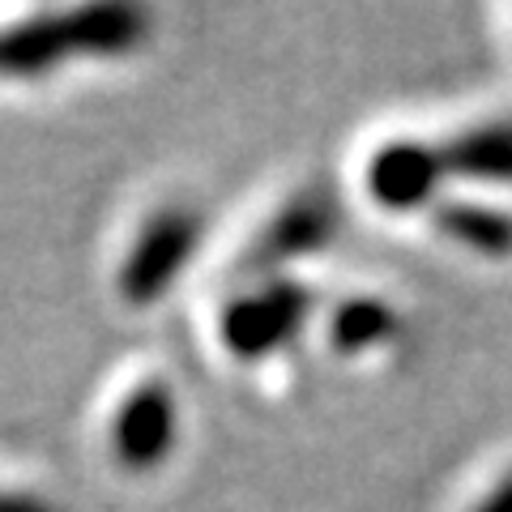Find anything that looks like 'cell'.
Listing matches in <instances>:
<instances>
[{
	"label": "cell",
	"mask_w": 512,
	"mask_h": 512,
	"mask_svg": "<svg viewBox=\"0 0 512 512\" xmlns=\"http://www.w3.org/2000/svg\"><path fill=\"white\" fill-rule=\"evenodd\" d=\"M393 329H397V316L384 299H346L329 320V342L342 355H355V350L384 342Z\"/></svg>",
	"instance_id": "cell-9"
},
{
	"label": "cell",
	"mask_w": 512,
	"mask_h": 512,
	"mask_svg": "<svg viewBox=\"0 0 512 512\" xmlns=\"http://www.w3.org/2000/svg\"><path fill=\"white\" fill-rule=\"evenodd\" d=\"M146 39L133 5H82L0 30V77H39L73 56H124Z\"/></svg>",
	"instance_id": "cell-1"
},
{
	"label": "cell",
	"mask_w": 512,
	"mask_h": 512,
	"mask_svg": "<svg viewBox=\"0 0 512 512\" xmlns=\"http://www.w3.org/2000/svg\"><path fill=\"white\" fill-rule=\"evenodd\" d=\"M474 512H512V474L504 478V483L500 487H495L491 495H487V500L483 504H478Z\"/></svg>",
	"instance_id": "cell-11"
},
{
	"label": "cell",
	"mask_w": 512,
	"mask_h": 512,
	"mask_svg": "<svg viewBox=\"0 0 512 512\" xmlns=\"http://www.w3.org/2000/svg\"><path fill=\"white\" fill-rule=\"evenodd\" d=\"M175 431H180L175 393L163 380H146L124 397L116 423H111V448L124 470H154L171 457Z\"/></svg>",
	"instance_id": "cell-4"
},
{
	"label": "cell",
	"mask_w": 512,
	"mask_h": 512,
	"mask_svg": "<svg viewBox=\"0 0 512 512\" xmlns=\"http://www.w3.org/2000/svg\"><path fill=\"white\" fill-rule=\"evenodd\" d=\"M308 312H312V295L299 282L274 278L227 303V312H222V342H227L235 359H265L295 338Z\"/></svg>",
	"instance_id": "cell-3"
},
{
	"label": "cell",
	"mask_w": 512,
	"mask_h": 512,
	"mask_svg": "<svg viewBox=\"0 0 512 512\" xmlns=\"http://www.w3.org/2000/svg\"><path fill=\"white\" fill-rule=\"evenodd\" d=\"M436 227L453 244L470 248L478 256H512V218L500 210H487V205L448 201L436 210Z\"/></svg>",
	"instance_id": "cell-8"
},
{
	"label": "cell",
	"mask_w": 512,
	"mask_h": 512,
	"mask_svg": "<svg viewBox=\"0 0 512 512\" xmlns=\"http://www.w3.org/2000/svg\"><path fill=\"white\" fill-rule=\"evenodd\" d=\"M0 512H56L52 504L35 500V495H18V491H0Z\"/></svg>",
	"instance_id": "cell-10"
},
{
	"label": "cell",
	"mask_w": 512,
	"mask_h": 512,
	"mask_svg": "<svg viewBox=\"0 0 512 512\" xmlns=\"http://www.w3.org/2000/svg\"><path fill=\"white\" fill-rule=\"evenodd\" d=\"M367 192L372 201L393 214L423 210L436 197L444 180V158L440 146H423V141H389L367 158Z\"/></svg>",
	"instance_id": "cell-5"
},
{
	"label": "cell",
	"mask_w": 512,
	"mask_h": 512,
	"mask_svg": "<svg viewBox=\"0 0 512 512\" xmlns=\"http://www.w3.org/2000/svg\"><path fill=\"white\" fill-rule=\"evenodd\" d=\"M201 244V218L180 205L158 210L141 235L133 239L124 265H120V295L133 308H150L154 299H163L175 282H180L184 265Z\"/></svg>",
	"instance_id": "cell-2"
},
{
	"label": "cell",
	"mask_w": 512,
	"mask_h": 512,
	"mask_svg": "<svg viewBox=\"0 0 512 512\" xmlns=\"http://www.w3.org/2000/svg\"><path fill=\"white\" fill-rule=\"evenodd\" d=\"M444 175L478 184H512V120L474 124L457 133L448 146H440Z\"/></svg>",
	"instance_id": "cell-7"
},
{
	"label": "cell",
	"mask_w": 512,
	"mask_h": 512,
	"mask_svg": "<svg viewBox=\"0 0 512 512\" xmlns=\"http://www.w3.org/2000/svg\"><path fill=\"white\" fill-rule=\"evenodd\" d=\"M338 231V210H333L329 197L308 192V197H295L286 210L261 231V239L248 252V269L265 274V269H278L282 261H295L303 252L325 248V239Z\"/></svg>",
	"instance_id": "cell-6"
}]
</instances>
